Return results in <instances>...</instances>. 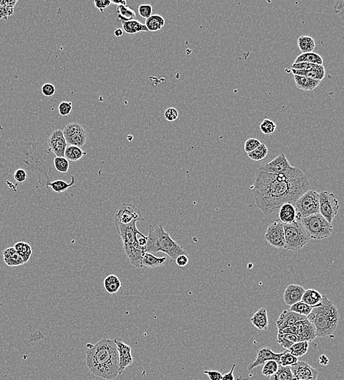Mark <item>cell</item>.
I'll return each mask as SVG.
<instances>
[{
    "mask_svg": "<svg viewBox=\"0 0 344 380\" xmlns=\"http://www.w3.org/2000/svg\"><path fill=\"white\" fill-rule=\"evenodd\" d=\"M297 45H298L302 54L313 52L315 46H316L314 40L311 37L306 36V35H303V36L298 38Z\"/></svg>",
    "mask_w": 344,
    "mask_h": 380,
    "instance_id": "cell-33",
    "label": "cell"
},
{
    "mask_svg": "<svg viewBox=\"0 0 344 380\" xmlns=\"http://www.w3.org/2000/svg\"><path fill=\"white\" fill-rule=\"evenodd\" d=\"M319 362L320 365L326 366V365L329 364V360L325 355H321L319 357Z\"/></svg>",
    "mask_w": 344,
    "mask_h": 380,
    "instance_id": "cell-59",
    "label": "cell"
},
{
    "mask_svg": "<svg viewBox=\"0 0 344 380\" xmlns=\"http://www.w3.org/2000/svg\"><path fill=\"white\" fill-rule=\"evenodd\" d=\"M298 361V357L294 356L293 355L289 353L288 350H286L280 358L279 365L291 367L297 364Z\"/></svg>",
    "mask_w": 344,
    "mask_h": 380,
    "instance_id": "cell-43",
    "label": "cell"
},
{
    "mask_svg": "<svg viewBox=\"0 0 344 380\" xmlns=\"http://www.w3.org/2000/svg\"><path fill=\"white\" fill-rule=\"evenodd\" d=\"M115 35L116 37H117V38H120V37H122L123 35V30H122V29H119L117 28L115 30Z\"/></svg>",
    "mask_w": 344,
    "mask_h": 380,
    "instance_id": "cell-61",
    "label": "cell"
},
{
    "mask_svg": "<svg viewBox=\"0 0 344 380\" xmlns=\"http://www.w3.org/2000/svg\"><path fill=\"white\" fill-rule=\"evenodd\" d=\"M250 322L253 326L260 331H265L268 329L269 322H268V312L266 309H259L250 319Z\"/></svg>",
    "mask_w": 344,
    "mask_h": 380,
    "instance_id": "cell-24",
    "label": "cell"
},
{
    "mask_svg": "<svg viewBox=\"0 0 344 380\" xmlns=\"http://www.w3.org/2000/svg\"><path fill=\"white\" fill-rule=\"evenodd\" d=\"M136 222H133L129 225L115 223L119 236L123 241L124 250L139 244L138 236L140 232L136 227Z\"/></svg>",
    "mask_w": 344,
    "mask_h": 380,
    "instance_id": "cell-12",
    "label": "cell"
},
{
    "mask_svg": "<svg viewBox=\"0 0 344 380\" xmlns=\"http://www.w3.org/2000/svg\"><path fill=\"white\" fill-rule=\"evenodd\" d=\"M339 210V202L333 193L322 191L319 193V213L332 224Z\"/></svg>",
    "mask_w": 344,
    "mask_h": 380,
    "instance_id": "cell-8",
    "label": "cell"
},
{
    "mask_svg": "<svg viewBox=\"0 0 344 380\" xmlns=\"http://www.w3.org/2000/svg\"><path fill=\"white\" fill-rule=\"evenodd\" d=\"M63 134L69 146L81 148L88 141V135L86 130L80 124L75 122L68 124L64 129Z\"/></svg>",
    "mask_w": 344,
    "mask_h": 380,
    "instance_id": "cell-9",
    "label": "cell"
},
{
    "mask_svg": "<svg viewBox=\"0 0 344 380\" xmlns=\"http://www.w3.org/2000/svg\"><path fill=\"white\" fill-rule=\"evenodd\" d=\"M285 233V247L289 251L300 250L309 242L310 238L298 220L291 224H284Z\"/></svg>",
    "mask_w": 344,
    "mask_h": 380,
    "instance_id": "cell-6",
    "label": "cell"
},
{
    "mask_svg": "<svg viewBox=\"0 0 344 380\" xmlns=\"http://www.w3.org/2000/svg\"><path fill=\"white\" fill-rule=\"evenodd\" d=\"M189 259L188 254H182L175 260L177 265L179 267H185L189 263Z\"/></svg>",
    "mask_w": 344,
    "mask_h": 380,
    "instance_id": "cell-55",
    "label": "cell"
},
{
    "mask_svg": "<svg viewBox=\"0 0 344 380\" xmlns=\"http://www.w3.org/2000/svg\"><path fill=\"white\" fill-rule=\"evenodd\" d=\"M305 319H307V317L298 315V314L292 312L289 309L284 310L276 321L278 331H281V330L288 328V327L295 326L298 322L305 320Z\"/></svg>",
    "mask_w": 344,
    "mask_h": 380,
    "instance_id": "cell-19",
    "label": "cell"
},
{
    "mask_svg": "<svg viewBox=\"0 0 344 380\" xmlns=\"http://www.w3.org/2000/svg\"><path fill=\"white\" fill-rule=\"evenodd\" d=\"M87 152L82 150L81 148L75 146L67 145L65 151V158L68 161L76 162L81 159L83 156L86 155Z\"/></svg>",
    "mask_w": 344,
    "mask_h": 380,
    "instance_id": "cell-34",
    "label": "cell"
},
{
    "mask_svg": "<svg viewBox=\"0 0 344 380\" xmlns=\"http://www.w3.org/2000/svg\"><path fill=\"white\" fill-rule=\"evenodd\" d=\"M308 348H309V342H308V341H298L288 349V352L293 355L294 356L302 357L308 352Z\"/></svg>",
    "mask_w": 344,
    "mask_h": 380,
    "instance_id": "cell-38",
    "label": "cell"
},
{
    "mask_svg": "<svg viewBox=\"0 0 344 380\" xmlns=\"http://www.w3.org/2000/svg\"><path fill=\"white\" fill-rule=\"evenodd\" d=\"M204 373L207 375L210 380H221L223 376L221 372L217 371H205Z\"/></svg>",
    "mask_w": 344,
    "mask_h": 380,
    "instance_id": "cell-56",
    "label": "cell"
},
{
    "mask_svg": "<svg viewBox=\"0 0 344 380\" xmlns=\"http://www.w3.org/2000/svg\"><path fill=\"white\" fill-rule=\"evenodd\" d=\"M305 290L297 284H289L284 293V300L287 305L292 306L300 302L303 299Z\"/></svg>",
    "mask_w": 344,
    "mask_h": 380,
    "instance_id": "cell-20",
    "label": "cell"
},
{
    "mask_svg": "<svg viewBox=\"0 0 344 380\" xmlns=\"http://www.w3.org/2000/svg\"><path fill=\"white\" fill-rule=\"evenodd\" d=\"M41 91L43 95L46 97L53 96L56 92V88L51 83H45L41 87Z\"/></svg>",
    "mask_w": 344,
    "mask_h": 380,
    "instance_id": "cell-53",
    "label": "cell"
},
{
    "mask_svg": "<svg viewBox=\"0 0 344 380\" xmlns=\"http://www.w3.org/2000/svg\"><path fill=\"white\" fill-rule=\"evenodd\" d=\"M296 86L303 91H313L321 83V80L311 79L307 77L294 75Z\"/></svg>",
    "mask_w": 344,
    "mask_h": 380,
    "instance_id": "cell-26",
    "label": "cell"
},
{
    "mask_svg": "<svg viewBox=\"0 0 344 380\" xmlns=\"http://www.w3.org/2000/svg\"><path fill=\"white\" fill-rule=\"evenodd\" d=\"M290 72L293 73V75L307 77V78H311V79L321 80V81L325 77V68L323 65L319 66V67H318L317 69L308 70V71L294 70V69L291 68Z\"/></svg>",
    "mask_w": 344,
    "mask_h": 380,
    "instance_id": "cell-27",
    "label": "cell"
},
{
    "mask_svg": "<svg viewBox=\"0 0 344 380\" xmlns=\"http://www.w3.org/2000/svg\"><path fill=\"white\" fill-rule=\"evenodd\" d=\"M95 6L99 10L101 13L104 12V10L107 9L112 4L110 0H95Z\"/></svg>",
    "mask_w": 344,
    "mask_h": 380,
    "instance_id": "cell-54",
    "label": "cell"
},
{
    "mask_svg": "<svg viewBox=\"0 0 344 380\" xmlns=\"http://www.w3.org/2000/svg\"><path fill=\"white\" fill-rule=\"evenodd\" d=\"M297 220L295 206L292 204H284L279 209V220L284 224H291Z\"/></svg>",
    "mask_w": 344,
    "mask_h": 380,
    "instance_id": "cell-23",
    "label": "cell"
},
{
    "mask_svg": "<svg viewBox=\"0 0 344 380\" xmlns=\"http://www.w3.org/2000/svg\"><path fill=\"white\" fill-rule=\"evenodd\" d=\"M270 380H294L291 367L279 365L277 372L271 376Z\"/></svg>",
    "mask_w": 344,
    "mask_h": 380,
    "instance_id": "cell-39",
    "label": "cell"
},
{
    "mask_svg": "<svg viewBox=\"0 0 344 380\" xmlns=\"http://www.w3.org/2000/svg\"><path fill=\"white\" fill-rule=\"evenodd\" d=\"M3 256L5 263L8 266L17 267L25 264L23 259L14 247H9L3 250Z\"/></svg>",
    "mask_w": 344,
    "mask_h": 380,
    "instance_id": "cell-22",
    "label": "cell"
},
{
    "mask_svg": "<svg viewBox=\"0 0 344 380\" xmlns=\"http://www.w3.org/2000/svg\"><path fill=\"white\" fill-rule=\"evenodd\" d=\"M317 64L307 63V62H302V63H293L292 65V69L297 70H303V71H308V70H315L319 67Z\"/></svg>",
    "mask_w": 344,
    "mask_h": 380,
    "instance_id": "cell-47",
    "label": "cell"
},
{
    "mask_svg": "<svg viewBox=\"0 0 344 380\" xmlns=\"http://www.w3.org/2000/svg\"><path fill=\"white\" fill-rule=\"evenodd\" d=\"M14 247L15 248L18 253L20 254L25 263H27L30 260L32 254H33V249H32L31 246L27 243L24 242V241H19V242L15 244Z\"/></svg>",
    "mask_w": 344,
    "mask_h": 380,
    "instance_id": "cell-36",
    "label": "cell"
},
{
    "mask_svg": "<svg viewBox=\"0 0 344 380\" xmlns=\"http://www.w3.org/2000/svg\"><path fill=\"white\" fill-rule=\"evenodd\" d=\"M58 110H59V114L62 117H67L73 110V106H72L71 102H62L59 103V106H58Z\"/></svg>",
    "mask_w": 344,
    "mask_h": 380,
    "instance_id": "cell-46",
    "label": "cell"
},
{
    "mask_svg": "<svg viewBox=\"0 0 344 380\" xmlns=\"http://www.w3.org/2000/svg\"><path fill=\"white\" fill-rule=\"evenodd\" d=\"M276 128H277L276 124L269 119H264L261 125H260V130H261L262 133L265 135L273 134L276 132Z\"/></svg>",
    "mask_w": 344,
    "mask_h": 380,
    "instance_id": "cell-45",
    "label": "cell"
},
{
    "mask_svg": "<svg viewBox=\"0 0 344 380\" xmlns=\"http://www.w3.org/2000/svg\"><path fill=\"white\" fill-rule=\"evenodd\" d=\"M117 15L119 20L122 23L128 21L133 20L136 17V13L134 10L132 9L128 6H118L117 7Z\"/></svg>",
    "mask_w": 344,
    "mask_h": 380,
    "instance_id": "cell-35",
    "label": "cell"
},
{
    "mask_svg": "<svg viewBox=\"0 0 344 380\" xmlns=\"http://www.w3.org/2000/svg\"><path fill=\"white\" fill-rule=\"evenodd\" d=\"M278 333H284V334H294L297 336V328L296 326L288 327L281 331H278Z\"/></svg>",
    "mask_w": 344,
    "mask_h": 380,
    "instance_id": "cell-57",
    "label": "cell"
},
{
    "mask_svg": "<svg viewBox=\"0 0 344 380\" xmlns=\"http://www.w3.org/2000/svg\"><path fill=\"white\" fill-rule=\"evenodd\" d=\"M14 9L7 7L5 1H0V19H7L8 17L14 14Z\"/></svg>",
    "mask_w": 344,
    "mask_h": 380,
    "instance_id": "cell-51",
    "label": "cell"
},
{
    "mask_svg": "<svg viewBox=\"0 0 344 380\" xmlns=\"http://www.w3.org/2000/svg\"><path fill=\"white\" fill-rule=\"evenodd\" d=\"M121 287V281L116 275H109L104 279V288L109 294H116L118 293Z\"/></svg>",
    "mask_w": 344,
    "mask_h": 380,
    "instance_id": "cell-30",
    "label": "cell"
},
{
    "mask_svg": "<svg viewBox=\"0 0 344 380\" xmlns=\"http://www.w3.org/2000/svg\"><path fill=\"white\" fill-rule=\"evenodd\" d=\"M292 165L286 157L285 154H281L273 159L271 162L264 164L261 167H259V170L267 173H273V174H279L287 171Z\"/></svg>",
    "mask_w": 344,
    "mask_h": 380,
    "instance_id": "cell-15",
    "label": "cell"
},
{
    "mask_svg": "<svg viewBox=\"0 0 344 380\" xmlns=\"http://www.w3.org/2000/svg\"><path fill=\"white\" fill-rule=\"evenodd\" d=\"M299 341L311 342L317 337L314 325L308 319L301 320L295 325Z\"/></svg>",
    "mask_w": 344,
    "mask_h": 380,
    "instance_id": "cell-16",
    "label": "cell"
},
{
    "mask_svg": "<svg viewBox=\"0 0 344 380\" xmlns=\"http://www.w3.org/2000/svg\"><path fill=\"white\" fill-rule=\"evenodd\" d=\"M291 370L294 380H317L319 376V371L306 362H297Z\"/></svg>",
    "mask_w": 344,
    "mask_h": 380,
    "instance_id": "cell-13",
    "label": "cell"
},
{
    "mask_svg": "<svg viewBox=\"0 0 344 380\" xmlns=\"http://www.w3.org/2000/svg\"><path fill=\"white\" fill-rule=\"evenodd\" d=\"M268 154V149L266 145L262 143L255 150L248 153L247 156L249 158L254 161L263 160L267 157Z\"/></svg>",
    "mask_w": 344,
    "mask_h": 380,
    "instance_id": "cell-41",
    "label": "cell"
},
{
    "mask_svg": "<svg viewBox=\"0 0 344 380\" xmlns=\"http://www.w3.org/2000/svg\"><path fill=\"white\" fill-rule=\"evenodd\" d=\"M279 368V364L277 361L268 360V361L265 362V364H264L262 373H263V376L271 377V376L277 372Z\"/></svg>",
    "mask_w": 344,
    "mask_h": 380,
    "instance_id": "cell-42",
    "label": "cell"
},
{
    "mask_svg": "<svg viewBox=\"0 0 344 380\" xmlns=\"http://www.w3.org/2000/svg\"><path fill=\"white\" fill-rule=\"evenodd\" d=\"M337 307L327 296H323L319 307L313 308L307 319L314 325L317 337L331 336L335 332L339 321Z\"/></svg>",
    "mask_w": 344,
    "mask_h": 380,
    "instance_id": "cell-3",
    "label": "cell"
},
{
    "mask_svg": "<svg viewBox=\"0 0 344 380\" xmlns=\"http://www.w3.org/2000/svg\"><path fill=\"white\" fill-rule=\"evenodd\" d=\"M235 364L233 365L231 371L229 373H226L224 375H223L221 380H235L234 376V370L235 368Z\"/></svg>",
    "mask_w": 344,
    "mask_h": 380,
    "instance_id": "cell-58",
    "label": "cell"
},
{
    "mask_svg": "<svg viewBox=\"0 0 344 380\" xmlns=\"http://www.w3.org/2000/svg\"><path fill=\"white\" fill-rule=\"evenodd\" d=\"M323 295L314 289H308L304 293L302 301L313 308L319 307L322 301Z\"/></svg>",
    "mask_w": 344,
    "mask_h": 380,
    "instance_id": "cell-28",
    "label": "cell"
},
{
    "mask_svg": "<svg viewBox=\"0 0 344 380\" xmlns=\"http://www.w3.org/2000/svg\"><path fill=\"white\" fill-rule=\"evenodd\" d=\"M152 11H153V8L151 5L149 4H143L139 6V14L141 17L144 19H149V17L152 16Z\"/></svg>",
    "mask_w": 344,
    "mask_h": 380,
    "instance_id": "cell-49",
    "label": "cell"
},
{
    "mask_svg": "<svg viewBox=\"0 0 344 380\" xmlns=\"http://www.w3.org/2000/svg\"><path fill=\"white\" fill-rule=\"evenodd\" d=\"M179 117V113L175 108H168L164 112V118L169 122H175Z\"/></svg>",
    "mask_w": 344,
    "mask_h": 380,
    "instance_id": "cell-50",
    "label": "cell"
},
{
    "mask_svg": "<svg viewBox=\"0 0 344 380\" xmlns=\"http://www.w3.org/2000/svg\"><path fill=\"white\" fill-rule=\"evenodd\" d=\"M49 149L51 152L59 157H65V151L67 146L63 131L61 130H56L50 135L49 141Z\"/></svg>",
    "mask_w": 344,
    "mask_h": 380,
    "instance_id": "cell-14",
    "label": "cell"
},
{
    "mask_svg": "<svg viewBox=\"0 0 344 380\" xmlns=\"http://www.w3.org/2000/svg\"><path fill=\"white\" fill-rule=\"evenodd\" d=\"M145 251L151 254L163 252L169 257L171 262L175 261L182 254H188L180 244L170 237L169 234L160 225H149Z\"/></svg>",
    "mask_w": 344,
    "mask_h": 380,
    "instance_id": "cell-4",
    "label": "cell"
},
{
    "mask_svg": "<svg viewBox=\"0 0 344 380\" xmlns=\"http://www.w3.org/2000/svg\"><path fill=\"white\" fill-rule=\"evenodd\" d=\"M77 180L74 175H70V182L67 183L63 180H55V181H51L46 184V188L49 189L50 187L53 191L55 192L58 194H62L67 191L69 188L72 187L74 185L76 184Z\"/></svg>",
    "mask_w": 344,
    "mask_h": 380,
    "instance_id": "cell-25",
    "label": "cell"
},
{
    "mask_svg": "<svg viewBox=\"0 0 344 380\" xmlns=\"http://www.w3.org/2000/svg\"><path fill=\"white\" fill-rule=\"evenodd\" d=\"M112 4L118 6H127V2L125 0H112Z\"/></svg>",
    "mask_w": 344,
    "mask_h": 380,
    "instance_id": "cell-60",
    "label": "cell"
},
{
    "mask_svg": "<svg viewBox=\"0 0 344 380\" xmlns=\"http://www.w3.org/2000/svg\"><path fill=\"white\" fill-rule=\"evenodd\" d=\"M283 353L284 352H282V353H275L270 347H268L258 349V351H257L256 358H255L253 363L248 365L247 370L251 371L253 368H256V367L260 366V365L265 364V362L268 361V360H276L279 364L280 358H281Z\"/></svg>",
    "mask_w": 344,
    "mask_h": 380,
    "instance_id": "cell-17",
    "label": "cell"
},
{
    "mask_svg": "<svg viewBox=\"0 0 344 380\" xmlns=\"http://www.w3.org/2000/svg\"><path fill=\"white\" fill-rule=\"evenodd\" d=\"M115 341L118 349L120 358V374H122L125 368L133 363L132 348L129 345L124 343L121 339H116Z\"/></svg>",
    "mask_w": 344,
    "mask_h": 380,
    "instance_id": "cell-18",
    "label": "cell"
},
{
    "mask_svg": "<svg viewBox=\"0 0 344 380\" xmlns=\"http://www.w3.org/2000/svg\"><path fill=\"white\" fill-rule=\"evenodd\" d=\"M298 220L311 239H324L330 236L333 232L332 224L328 222L320 213L303 217Z\"/></svg>",
    "mask_w": 344,
    "mask_h": 380,
    "instance_id": "cell-5",
    "label": "cell"
},
{
    "mask_svg": "<svg viewBox=\"0 0 344 380\" xmlns=\"http://www.w3.org/2000/svg\"><path fill=\"white\" fill-rule=\"evenodd\" d=\"M54 165L56 170L62 173H67L70 167L69 161L65 157H55L54 159Z\"/></svg>",
    "mask_w": 344,
    "mask_h": 380,
    "instance_id": "cell-44",
    "label": "cell"
},
{
    "mask_svg": "<svg viewBox=\"0 0 344 380\" xmlns=\"http://www.w3.org/2000/svg\"><path fill=\"white\" fill-rule=\"evenodd\" d=\"M144 218L136 206L131 204H123L115 214V223L129 225L133 222H143Z\"/></svg>",
    "mask_w": 344,
    "mask_h": 380,
    "instance_id": "cell-10",
    "label": "cell"
},
{
    "mask_svg": "<svg viewBox=\"0 0 344 380\" xmlns=\"http://www.w3.org/2000/svg\"><path fill=\"white\" fill-rule=\"evenodd\" d=\"M86 363L94 376L113 380L120 374V358L113 339H102L96 344L86 346Z\"/></svg>",
    "mask_w": 344,
    "mask_h": 380,
    "instance_id": "cell-2",
    "label": "cell"
},
{
    "mask_svg": "<svg viewBox=\"0 0 344 380\" xmlns=\"http://www.w3.org/2000/svg\"><path fill=\"white\" fill-rule=\"evenodd\" d=\"M306 175L295 167L279 174L267 173L257 169L250 186L257 209L265 217L279 210L284 204H295L309 190Z\"/></svg>",
    "mask_w": 344,
    "mask_h": 380,
    "instance_id": "cell-1",
    "label": "cell"
},
{
    "mask_svg": "<svg viewBox=\"0 0 344 380\" xmlns=\"http://www.w3.org/2000/svg\"><path fill=\"white\" fill-rule=\"evenodd\" d=\"M265 240L270 245L276 249H284L285 247V233L284 223L280 220L272 222L267 230Z\"/></svg>",
    "mask_w": 344,
    "mask_h": 380,
    "instance_id": "cell-11",
    "label": "cell"
},
{
    "mask_svg": "<svg viewBox=\"0 0 344 380\" xmlns=\"http://www.w3.org/2000/svg\"><path fill=\"white\" fill-rule=\"evenodd\" d=\"M123 28L124 31L129 35H135V34L139 33V32H148L145 24H143L139 21L133 19V20L128 21L123 23Z\"/></svg>",
    "mask_w": 344,
    "mask_h": 380,
    "instance_id": "cell-29",
    "label": "cell"
},
{
    "mask_svg": "<svg viewBox=\"0 0 344 380\" xmlns=\"http://www.w3.org/2000/svg\"><path fill=\"white\" fill-rule=\"evenodd\" d=\"M297 220L319 213V193L315 190L307 191L294 204Z\"/></svg>",
    "mask_w": 344,
    "mask_h": 380,
    "instance_id": "cell-7",
    "label": "cell"
},
{
    "mask_svg": "<svg viewBox=\"0 0 344 380\" xmlns=\"http://www.w3.org/2000/svg\"><path fill=\"white\" fill-rule=\"evenodd\" d=\"M170 259L165 257H156L153 254L146 252L142 260L143 268H157L166 266L171 263Z\"/></svg>",
    "mask_w": 344,
    "mask_h": 380,
    "instance_id": "cell-21",
    "label": "cell"
},
{
    "mask_svg": "<svg viewBox=\"0 0 344 380\" xmlns=\"http://www.w3.org/2000/svg\"><path fill=\"white\" fill-rule=\"evenodd\" d=\"M277 341L283 348L288 350L293 344L298 342L299 339L296 335L278 333Z\"/></svg>",
    "mask_w": 344,
    "mask_h": 380,
    "instance_id": "cell-37",
    "label": "cell"
},
{
    "mask_svg": "<svg viewBox=\"0 0 344 380\" xmlns=\"http://www.w3.org/2000/svg\"><path fill=\"white\" fill-rule=\"evenodd\" d=\"M165 19L163 16L155 14L146 19L145 26L148 31L154 32L160 31L165 25Z\"/></svg>",
    "mask_w": 344,
    "mask_h": 380,
    "instance_id": "cell-31",
    "label": "cell"
},
{
    "mask_svg": "<svg viewBox=\"0 0 344 380\" xmlns=\"http://www.w3.org/2000/svg\"><path fill=\"white\" fill-rule=\"evenodd\" d=\"M261 144L262 143L259 140L255 139V138H248L246 141L244 149H245V152L248 154V153L251 152V151L257 149Z\"/></svg>",
    "mask_w": 344,
    "mask_h": 380,
    "instance_id": "cell-48",
    "label": "cell"
},
{
    "mask_svg": "<svg viewBox=\"0 0 344 380\" xmlns=\"http://www.w3.org/2000/svg\"><path fill=\"white\" fill-rule=\"evenodd\" d=\"M313 309V307H311V306L308 305V304H305V303L301 301L300 302L297 303V304H294V305L291 306L289 310L295 312V313L298 314V315L308 317L311 313Z\"/></svg>",
    "mask_w": 344,
    "mask_h": 380,
    "instance_id": "cell-40",
    "label": "cell"
},
{
    "mask_svg": "<svg viewBox=\"0 0 344 380\" xmlns=\"http://www.w3.org/2000/svg\"><path fill=\"white\" fill-rule=\"evenodd\" d=\"M14 178L19 183H24L27 180V173L23 168L17 169L14 174Z\"/></svg>",
    "mask_w": 344,
    "mask_h": 380,
    "instance_id": "cell-52",
    "label": "cell"
},
{
    "mask_svg": "<svg viewBox=\"0 0 344 380\" xmlns=\"http://www.w3.org/2000/svg\"><path fill=\"white\" fill-rule=\"evenodd\" d=\"M302 62H307V63L321 66L323 65V59L319 54H316V53H307V54H301L297 56L294 63H302Z\"/></svg>",
    "mask_w": 344,
    "mask_h": 380,
    "instance_id": "cell-32",
    "label": "cell"
}]
</instances>
